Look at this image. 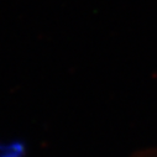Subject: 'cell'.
<instances>
[{
	"mask_svg": "<svg viewBox=\"0 0 157 157\" xmlns=\"http://www.w3.org/2000/svg\"><path fill=\"white\" fill-rule=\"evenodd\" d=\"M25 152V145L20 141L0 144V157H24Z\"/></svg>",
	"mask_w": 157,
	"mask_h": 157,
	"instance_id": "6da1fadb",
	"label": "cell"
},
{
	"mask_svg": "<svg viewBox=\"0 0 157 157\" xmlns=\"http://www.w3.org/2000/svg\"><path fill=\"white\" fill-rule=\"evenodd\" d=\"M129 157H157V148L141 150V151H137L136 153H134Z\"/></svg>",
	"mask_w": 157,
	"mask_h": 157,
	"instance_id": "7a4b0ae2",
	"label": "cell"
}]
</instances>
